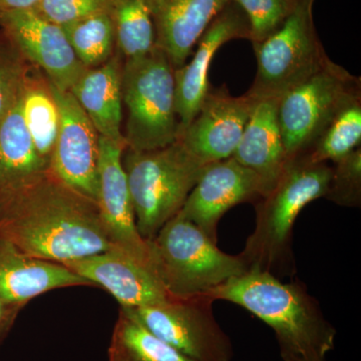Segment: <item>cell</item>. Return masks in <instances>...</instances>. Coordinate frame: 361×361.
<instances>
[{"label":"cell","instance_id":"obj_5","mask_svg":"<svg viewBox=\"0 0 361 361\" xmlns=\"http://www.w3.org/2000/svg\"><path fill=\"white\" fill-rule=\"evenodd\" d=\"M207 165L180 141L152 151L125 149L123 166L137 229L145 241L180 212Z\"/></svg>","mask_w":361,"mask_h":361},{"label":"cell","instance_id":"obj_1","mask_svg":"<svg viewBox=\"0 0 361 361\" xmlns=\"http://www.w3.org/2000/svg\"><path fill=\"white\" fill-rule=\"evenodd\" d=\"M0 236L28 255L63 265L114 248L96 202L51 171L0 195Z\"/></svg>","mask_w":361,"mask_h":361},{"label":"cell","instance_id":"obj_28","mask_svg":"<svg viewBox=\"0 0 361 361\" xmlns=\"http://www.w3.org/2000/svg\"><path fill=\"white\" fill-rule=\"evenodd\" d=\"M248 18L252 44L276 32L296 8L299 0H232Z\"/></svg>","mask_w":361,"mask_h":361},{"label":"cell","instance_id":"obj_10","mask_svg":"<svg viewBox=\"0 0 361 361\" xmlns=\"http://www.w3.org/2000/svg\"><path fill=\"white\" fill-rule=\"evenodd\" d=\"M49 84L59 111V130L49 171L97 203L99 135L75 97L68 90Z\"/></svg>","mask_w":361,"mask_h":361},{"label":"cell","instance_id":"obj_8","mask_svg":"<svg viewBox=\"0 0 361 361\" xmlns=\"http://www.w3.org/2000/svg\"><path fill=\"white\" fill-rule=\"evenodd\" d=\"M315 0H299L283 25L260 44L253 45L257 73L250 96L277 99L322 68L329 56L313 20Z\"/></svg>","mask_w":361,"mask_h":361},{"label":"cell","instance_id":"obj_31","mask_svg":"<svg viewBox=\"0 0 361 361\" xmlns=\"http://www.w3.org/2000/svg\"><path fill=\"white\" fill-rule=\"evenodd\" d=\"M25 306L7 303L0 299V346L11 334L14 323Z\"/></svg>","mask_w":361,"mask_h":361},{"label":"cell","instance_id":"obj_17","mask_svg":"<svg viewBox=\"0 0 361 361\" xmlns=\"http://www.w3.org/2000/svg\"><path fill=\"white\" fill-rule=\"evenodd\" d=\"M94 286L61 263L25 253L0 236V299L26 306L47 292L68 287Z\"/></svg>","mask_w":361,"mask_h":361},{"label":"cell","instance_id":"obj_16","mask_svg":"<svg viewBox=\"0 0 361 361\" xmlns=\"http://www.w3.org/2000/svg\"><path fill=\"white\" fill-rule=\"evenodd\" d=\"M115 297L121 307H141L171 298L153 269L114 248L65 264Z\"/></svg>","mask_w":361,"mask_h":361},{"label":"cell","instance_id":"obj_23","mask_svg":"<svg viewBox=\"0 0 361 361\" xmlns=\"http://www.w3.org/2000/svg\"><path fill=\"white\" fill-rule=\"evenodd\" d=\"M109 361H194L157 337L121 310L110 346Z\"/></svg>","mask_w":361,"mask_h":361},{"label":"cell","instance_id":"obj_4","mask_svg":"<svg viewBox=\"0 0 361 361\" xmlns=\"http://www.w3.org/2000/svg\"><path fill=\"white\" fill-rule=\"evenodd\" d=\"M147 244L152 269L174 298L202 295L249 270L240 254L221 251L179 213Z\"/></svg>","mask_w":361,"mask_h":361},{"label":"cell","instance_id":"obj_20","mask_svg":"<svg viewBox=\"0 0 361 361\" xmlns=\"http://www.w3.org/2000/svg\"><path fill=\"white\" fill-rule=\"evenodd\" d=\"M123 61V56L116 51L104 65L85 68L68 92L77 99L99 137L126 144L122 130Z\"/></svg>","mask_w":361,"mask_h":361},{"label":"cell","instance_id":"obj_15","mask_svg":"<svg viewBox=\"0 0 361 361\" xmlns=\"http://www.w3.org/2000/svg\"><path fill=\"white\" fill-rule=\"evenodd\" d=\"M249 39L248 18L241 7L231 0L201 35L190 63L175 70L176 109L180 133L200 110L207 92L210 90L208 71L216 52L226 42Z\"/></svg>","mask_w":361,"mask_h":361},{"label":"cell","instance_id":"obj_32","mask_svg":"<svg viewBox=\"0 0 361 361\" xmlns=\"http://www.w3.org/2000/svg\"><path fill=\"white\" fill-rule=\"evenodd\" d=\"M39 2V0H0V14L23 9H32Z\"/></svg>","mask_w":361,"mask_h":361},{"label":"cell","instance_id":"obj_29","mask_svg":"<svg viewBox=\"0 0 361 361\" xmlns=\"http://www.w3.org/2000/svg\"><path fill=\"white\" fill-rule=\"evenodd\" d=\"M332 168L327 200L344 207H360L361 201L360 147L336 163Z\"/></svg>","mask_w":361,"mask_h":361},{"label":"cell","instance_id":"obj_11","mask_svg":"<svg viewBox=\"0 0 361 361\" xmlns=\"http://www.w3.org/2000/svg\"><path fill=\"white\" fill-rule=\"evenodd\" d=\"M0 30L27 63L39 68L59 90H70L85 70L63 27L45 20L35 9L0 14Z\"/></svg>","mask_w":361,"mask_h":361},{"label":"cell","instance_id":"obj_24","mask_svg":"<svg viewBox=\"0 0 361 361\" xmlns=\"http://www.w3.org/2000/svg\"><path fill=\"white\" fill-rule=\"evenodd\" d=\"M113 18L116 51L123 59L140 58L155 49V27L146 0H116Z\"/></svg>","mask_w":361,"mask_h":361},{"label":"cell","instance_id":"obj_26","mask_svg":"<svg viewBox=\"0 0 361 361\" xmlns=\"http://www.w3.org/2000/svg\"><path fill=\"white\" fill-rule=\"evenodd\" d=\"M361 142V97L351 102L323 130L306 155L312 163L337 161L360 148Z\"/></svg>","mask_w":361,"mask_h":361},{"label":"cell","instance_id":"obj_30","mask_svg":"<svg viewBox=\"0 0 361 361\" xmlns=\"http://www.w3.org/2000/svg\"><path fill=\"white\" fill-rule=\"evenodd\" d=\"M116 0H39L35 11L56 25L63 26L97 14L113 13Z\"/></svg>","mask_w":361,"mask_h":361},{"label":"cell","instance_id":"obj_7","mask_svg":"<svg viewBox=\"0 0 361 361\" xmlns=\"http://www.w3.org/2000/svg\"><path fill=\"white\" fill-rule=\"evenodd\" d=\"M360 87V78L329 59L307 80L280 97L278 122L288 161L310 152L334 116L361 97Z\"/></svg>","mask_w":361,"mask_h":361},{"label":"cell","instance_id":"obj_13","mask_svg":"<svg viewBox=\"0 0 361 361\" xmlns=\"http://www.w3.org/2000/svg\"><path fill=\"white\" fill-rule=\"evenodd\" d=\"M263 196L258 176L230 157L207 165L179 214L217 243L223 216L234 206Z\"/></svg>","mask_w":361,"mask_h":361},{"label":"cell","instance_id":"obj_19","mask_svg":"<svg viewBox=\"0 0 361 361\" xmlns=\"http://www.w3.org/2000/svg\"><path fill=\"white\" fill-rule=\"evenodd\" d=\"M278 101L258 99L232 156L258 176L264 196L276 185L288 163L278 122Z\"/></svg>","mask_w":361,"mask_h":361},{"label":"cell","instance_id":"obj_2","mask_svg":"<svg viewBox=\"0 0 361 361\" xmlns=\"http://www.w3.org/2000/svg\"><path fill=\"white\" fill-rule=\"evenodd\" d=\"M236 304L274 331L283 361H327L336 329L299 280L285 283L267 271L249 269L207 292Z\"/></svg>","mask_w":361,"mask_h":361},{"label":"cell","instance_id":"obj_9","mask_svg":"<svg viewBox=\"0 0 361 361\" xmlns=\"http://www.w3.org/2000/svg\"><path fill=\"white\" fill-rule=\"evenodd\" d=\"M214 302L210 296L202 294L121 310L192 360L231 361L232 342L214 316Z\"/></svg>","mask_w":361,"mask_h":361},{"label":"cell","instance_id":"obj_21","mask_svg":"<svg viewBox=\"0 0 361 361\" xmlns=\"http://www.w3.org/2000/svg\"><path fill=\"white\" fill-rule=\"evenodd\" d=\"M49 171L26 128L20 96L0 122V195L27 186Z\"/></svg>","mask_w":361,"mask_h":361},{"label":"cell","instance_id":"obj_14","mask_svg":"<svg viewBox=\"0 0 361 361\" xmlns=\"http://www.w3.org/2000/svg\"><path fill=\"white\" fill-rule=\"evenodd\" d=\"M126 149L127 146L123 142L99 137L97 205L113 246L152 268L148 244L142 238L135 224L134 207L123 166Z\"/></svg>","mask_w":361,"mask_h":361},{"label":"cell","instance_id":"obj_3","mask_svg":"<svg viewBox=\"0 0 361 361\" xmlns=\"http://www.w3.org/2000/svg\"><path fill=\"white\" fill-rule=\"evenodd\" d=\"M332 167L305 156L287 163L276 185L256 206V226L247 239L243 257L249 269L276 275L292 262V230L304 207L329 191Z\"/></svg>","mask_w":361,"mask_h":361},{"label":"cell","instance_id":"obj_27","mask_svg":"<svg viewBox=\"0 0 361 361\" xmlns=\"http://www.w3.org/2000/svg\"><path fill=\"white\" fill-rule=\"evenodd\" d=\"M30 66L0 30V122L20 99Z\"/></svg>","mask_w":361,"mask_h":361},{"label":"cell","instance_id":"obj_18","mask_svg":"<svg viewBox=\"0 0 361 361\" xmlns=\"http://www.w3.org/2000/svg\"><path fill=\"white\" fill-rule=\"evenodd\" d=\"M231 0H146L155 27L156 47L174 70L187 63L211 21Z\"/></svg>","mask_w":361,"mask_h":361},{"label":"cell","instance_id":"obj_12","mask_svg":"<svg viewBox=\"0 0 361 361\" xmlns=\"http://www.w3.org/2000/svg\"><path fill=\"white\" fill-rule=\"evenodd\" d=\"M257 101L248 92L233 97L225 87H210L200 110L180 133L178 141L205 164L230 158Z\"/></svg>","mask_w":361,"mask_h":361},{"label":"cell","instance_id":"obj_25","mask_svg":"<svg viewBox=\"0 0 361 361\" xmlns=\"http://www.w3.org/2000/svg\"><path fill=\"white\" fill-rule=\"evenodd\" d=\"M61 27L78 61L85 68L104 65L115 54L113 13L97 14Z\"/></svg>","mask_w":361,"mask_h":361},{"label":"cell","instance_id":"obj_6","mask_svg":"<svg viewBox=\"0 0 361 361\" xmlns=\"http://www.w3.org/2000/svg\"><path fill=\"white\" fill-rule=\"evenodd\" d=\"M122 97L128 149L152 151L178 141L175 70L161 49L155 47L140 58L123 59Z\"/></svg>","mask_w":361,"mask_h":361},{"label":"cell","instance_id":"obj_22","mask_svg":"<svg viewBox=\"0 0 361 361\" xmlns=\"http://www.w3.org/2000/svg\"><path fill=\"white\" fill-rule=\"evenodd\" d=\"M21 111L37 154L49 168L59 134V111L49 78L33 66L23 85Z\"/></svg>","mask_w":361,"mask_h":361}]
</instances>
